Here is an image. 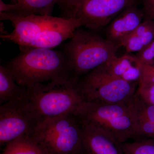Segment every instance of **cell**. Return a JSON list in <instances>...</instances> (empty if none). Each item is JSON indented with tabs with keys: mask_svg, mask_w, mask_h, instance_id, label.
I'll return each mask as SVG.
<instances>
[{
	"mask_svg": "<svg viewBox=\"0 0 154 154\" xmlns=\"http://www.w3.org/2000/svg\"><path fill=\"white\" fill-rule=\"evenodd\" d=\"M140 82L154 85V64H141Z\"/></svg>",
	"mask_w": 154,
	"mask_h": 154,
	"instance_id": "21",
	"label": "cell"
},
{
	"mask_svg": "<svg viewBox=\"0 0 154 154\" xmlns=\"http://www.w3.org/2000/svg\"><path fill=\"white\" fill-rule=\"evenodd\" d=\"M144 17L143 12L133 5L128 7L107 26L105 33L106 38L119 47V45L140 25Z\"/></svg>",
	"mask_w": 154,
	"mask_h": 154,
	"instance_id": "11",
	"label": "cell"
},
{
	"mask_svg": "<svg viewBox=\"0 0 154 154\" xmlns=\"http://www.w3.org/2000/svg\"><path fill=\"white\" fill-rule=\"evenodd\" d=\"M136 93L144 102L154 105V85L139 83Z\"/></svg>",
	"mask_w": 154,
	"mask_h": 154,
	"instance_id": "19",
	"label": "cell"
},
{
	"mask_svg": "<svg viewBox=\"0 0 154 154\" xmlns=\"http://www.w3.org/2000/svg\"><path fill=\"white\" fill-rule=\"evenodd\" d=\"M135 0H61L65 18L79 19L82 25L92 30L110 24L112 20Z\"/></svg>",
	"mask_w": 154,
	"mask_h": 154,
	"instance_id": "8",
	"label": "cell"
},
{
	"mask_svg": "<svg viewBox=\"0 0 154 154\" xmlns=\"http://www.w3.org/2000/svg\"><path fill=\"white\" fill-rule=\"evenodd\" d=\"M29 137L51 154H81L82 122L75 113L64 114L40 122Z\"/></svg>",
	"mask_w": 154,
	"mask_h": 154,
	"instance_id": "5",
	"label": "cell"
},
{
	"mask_svg": "<svg viewBox=\"0 0 154 154\" xmlns=\"http://www.w3.org/2000/svg\"><path fill=\"white\" fill-rule=\"evenodd\" d=\"M124 154H154V138L138 139L122 143Z\"/></svg>",
	"mask_w": 154,
	"mask_h": 154,
	"instance_id": "18",
	"label": "cell"
},
{
	"mask_svg": "<svg viewBox=\"0 0 154 154\" xmlns=\"http://www.w3.org/2000/svg\"><path fill=\"white\" fill-rule=\"evenodd\" d=\"M154 39V21L145 19L140 25L119 45L127 53L140 52Z\"/></svg>",
	"mask_w": 154,
	"mask_h": 154,
	"instance_id": "15",
	"label": "cell"
},
{
	"mask_svg": "<svg viewBox=\"0 0 154 154\" xmlns=\"http://www.w3.org/2000/svg\"><path fill=\"white\" fill-rule=\"evenodd\" d=\"M141 63L144 64H154V39L146 47L136 55Z\"/></svg>",
	"mask_w": 154,
	"mask_h": 154,
	"instance_id": "20",
	"label": "cell"
},
{
	"mask_svg": "<svg viewBox=\"0 0 154 154\" xmlns=\"http://www.w3.org/2000/svg\"><path fill=\"white\" fill-rule=\"evenodd\" d=\"M4 66L16 82L26 88L72 78L70 64L61 51L26 48Z\"/></svg>",
	"mask_w": 154,
	"mask_h": 154,
	"instance_id": "2",
	"label": "cell"
},
{
	"mask_svg": "<svg viewBox=\"0 0 154 154\" xmlns=\"http://www.w3.org/2000/svg\"><path fill=\"white\" fill-rule=\"evenodd\" d=\"M1 20L10 21L14 30L2 33L0 37L5 41L26 48L53 49L69 39L75 30L82 27L79 19L30 15L22 17L9 13H0Z\"/></svg>",
	"mask_w": 154,
	"mask_h": 154,
	"instance_id": "1",
	"label": "cell"
},
{
	"mask_svg": "<svg viewBox=\"0 0 154 154\" xmlns=\"http://www.w3.org/2000/svg\"><path fill=\"white\" fill-rule=\"evenodd\" d=\"M2 154H51L28 136L20 137L5 146Z\"/></svg>",
	"mask_w": 154,
	"mask_h": 154,
	"instance_id": "17",
	"label": "cell"
},
{
	"mask_svg": "<svg viewBox=\"0 0 154 154\" xmlns=\"http://www.w3.org/2000/svg\"><path fill=\"white\" fill-rule=\"evenodd\" d=\"M82 122L81 154H124L122 143L114 136L97 127Z\"/></svg>",
	"mask_w": 154,
	"mask_h": 154,
	"instance_id": "10",
	"label": "cell"
},
{
	"mask_svg": "<svg viewBox=\"0 0 154 154\" xmlns=\"http://www.w3.org/2000/svg\"></svg>",
	"mask_w": 154,
	"mask_h": 154,
	"instance_id": "23",
	"label": "cell"
},
{
	"mask_svg": "<svg viewBox=\"0 0 154 154\" xmlns=\"http://www.w3.org/2000/svg\"><path fill=\"white\" fill-rule=\"evenodd\" d=\"M39 124L26 98L6 102L0 106V145L6 146L20 137L30 136Z\"/></svg>",
	"mask_w": 154,
	"mask_h": 154,
	"instance_id": "9",
	"label": "cell"
},
{
	"mask_svg": "<svg viewBox=\"0 0 154 154\" xmlns=\"http://www.w3.org/2000/svg\"><path fill=\"white\" fill-rule=\"evenodd\" d=\"M144 17L154 21V0H144Z\"/></svg>",
	"mask_w": 154,
	"mask_h": 154,
	"instance_id": "22",
	"label": "cell"
},
{
	"mask_svg": "<svg viewBox=\"0 0 154 154\" xmlns=\"http://www.w3.org/2000/svg\"><path fill=\"white\" fill-rule=\"evenodd\" d=\"M76 114L83 122L110 133L122 143L136 139L134 118L126 103L103 105L85 102Z\"/></svg>",
	"mask_w": 154,
	"mask_h": 154,
	"instance_id": "7",
	"label": "cell"
},
{
	"mask_svg": "<svg viewBox=\"0 0 154 154\" xmlns=\"http://www.w3.org/2000/svg\"><path fill=\"white\" fill-rule=\"evenodd\" d=\"M26 98V88L18 85L4 65H0V104Z\"/></svg>",
	"mask_w": 154,
	"mask_h": 154,
	"instance_id": "16",
	"label": "cell"
},
{
	"mask_svg": "<svg viewBox=\"0 0 154 154\" xmlns=\"http://www.w3.org/2000/svg\"><path fill=\"white\" fill-rule=\"evenodd\" d=\"M77 85L85 102L109 105L127 103L138 84L114 76L102 65L80 78Z\"/></svg>",
	"mask_w": 154,
	"mask_h": 154,
	"instance_id": "6",
	"label": "cell"
},
{
	"mask_svg": "<svg viewBox=\"0 0 154 154\" xmlns=\"http://www.w3.org/2000/svg\"><path fill=\"white\" fill-rule=\"evenodd\" d=\"M61 0H16L13 4L0 1V12L9 13L19 17L30 15L51 16L54 6Z\"/></svg>",
	"mask_w": 154,
	"mask_h": 154,
	"instance_id": "14",
	"label": "cell"
},
{
	"mask_svg": "<svg viewBox=\"0 0 154 154\" xmlns=\"http://www.w3.org/2000/svg\"><path fill=\"white\" fill-rule=\"evenodd\" d=\"M141 63L136 55L127 54L113 58L102 65L110 74L128 82L139 84Z\"/></svg>",
	"mask_w": 154,
	"mask_h": 154,
	"instance_id": "13",
	"label": "cell"
},
{
	"mask_svg": "<svg viewBox=\"0 0 154 154\" xmlns=\"http://www.w3.org/2000/svg\"><path fill=\"white\" fill-rule=\"evenodd\" d=\"M62 50L68 58L72 78L81 77L116 56L117 45L89 30L78 28Z\"/></svg>",
	"mask_w": 154,
	"mask_h": 154,
	"instance_id": "4",
	"label": "cell"
},
{
	"mask_svg": "<svg viewBox=\"0 0 154 154\" xmlns=\"http://www.w3.org/2000/svg\"><path fill=\"white\" fill-rule=\"evenodd\" d=\"M126 103L134 118L136 138H154V105L144 102L136 93Z\"/></svg>",
	"mask_w": 154,
	"mask_h": 154,
	"instance_id": "12",
	"label": "cell"
},
{
	"mask_svg": "<svg viewBox=\"0 0 154 154\" xmlns=\"http://www.w3.org/2000/svg\"><path fill=\"white\" fill-rule=\"evenodd\" d=\"M72 78L26 88V99L40 122L67 113L76 114L85 102Z\"/></svg>",
	"mask_w": 154,
	"mask_h": 154,
	"instance_id": "3",
	"label": "cell"
}]
</instances>
